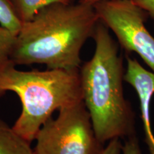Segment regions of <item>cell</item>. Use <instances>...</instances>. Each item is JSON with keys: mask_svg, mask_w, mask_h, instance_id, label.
Instances as JSON below:
<instances>
[{"mask_svg": "<svg viewBox=\"0 0 154 154\" xmlns=\"http://www.w3.org/2000/svg\"><path fill=\"white\" fill-rule=\"evenodd\" d=\"M99 22L94 7L57 2L22 23L10 59L17 65L34 63L47 69L78 70L81 50Z\"/></svg>", "mask_w": 154, "mask_h": 154, "instance_id": "cell-1", "label": "cell"}, {"mask_svg": "<svg viewBox=\"0 0 154 154\" xmlns=\"http://www.w3.org/2000/svg\"><path fill=\"white\" fill-rule=\"evenodd\" d=\"M92 37L95 51L80 67V84L96 137L104 144L136 134L135 113L124 94L125 71L118 44L100 21Z\"/></svg>", "mask_w": 154, "mask_h": 154, "instance_id": "cell-2", "label": "cell"}, {"mask_svg": "<svg viewBox=\"0 0 154 154\" xmlns=\"http://www.w3.org/2000/svg\"><path fill=\"white\" fill-rule=\"evenodd\" d=\"M11 59L0 63V96L14 92L22 111L12 128L32 142L53 113L82 101L79 69L21 71Z\"/></svg>", "mask_w": 154, "mask_h": 154, "instance_id": "cell-3", "label": "cell"}, {"mask_svg": "<svg viewBox=\"0 0 154 154\" xmlns=\"http://www.w3.org/2000/svg\"><path fill=\"white\" fill-rule=\"evenodd\" d=\"M36 134L35 154H101L104 149L96 137L89 113L82 101L61 109Z\"/></svg>", "mask_w": 154, "mask_h": 154, "instance_id": "cell-4", "label": "cell"}, {"mask_svg": "<svg viewBox=\"0 0 154 154\" xmlns=\"http://www.w3.org/2000/svg\"><path fill=\"white\" fill-rule=\"evenodd\" d=\"M99 21L127 52L136 53L154 74V36L146 27L147 14L133 0H105L93 5Z\"/></svg>", "mask_w": 154, "mask_h": 154, "instance_id": "cell-5", "label": "cell"}, {"mask_svg": "<svg viewBox=\"0 0 154 154\" xmlns=\"http://www.w3.org/2000/svg\"><path fill=\"white\" fill-rule=\"evenodd\" d=\"M124 82L131 86L137 94L145 142L149 154H154V134L151 122V103L154 96V74L151 71L146 70L136 59L127 56Z\"/></svg>", "mask_w": 154, "mask_h": 154, "instance_id": "cell-6", "label": "cell"}, {"mask_svg": "<svg viewBox=\"0 0 154 154\" xmlns=\"http://www.w3.org/2000/svg\"><path fill=\"white\" fill-rule=\"evenodd\" d=\"M30 143L0 119V154H35Z\"/></svg>", "mask_w": 154, "mask_h": 154, "instance_id": "cell-7", "label": "cell"}, {"mask_svg": "<svg viewBox=\"0 0 154 154\" xmlns=\"http://www.w3.org/2000/svg\"><path fill=\"white\" fill-rule=\"evenodd\" d=\"M11 2L22 23L31 20L46 6L53 3L63 2L62 0H11Z\"/></svg>", "mask_w": 154, "mask_h": 154, "instance_id": "cell-8", "label": "cell"}, {"mask_svg": "<svg viewBox=\"0 0 154 154\" xmlns=\"http://www.w3.org/2000/svg\"><path fill=\"white\" fill-rule=\"evenodd\" d=\"M0 24L17 35L22 27L11 0H0Z\"/></svg>", "mask_w": 154, "mask_h": 154, "instance_id": "cell-9", "label": "cell"}, {"mask_svg": "<svg viewBox=\"0 0 154 154\" xmlns=\"http://www.w3.org/2000/svg\"><path fill=\"white\" fill-rule=\"evenodd\" d=\"M16 38V34L0 24V63L10 59Z\"/></svg>", "mask_w": 154, "mask_h": 154, "instance_id": "cell-10", "label": "cell"}, {"mask_svg": "<svg viewBox=\"0 0 154 154\" xmlns=\"http://www.w3.org/2000/svg\"><path fill=\"white\" fill-rule=\"evenodd\" d=\"M121 154H143L140 147L139 140L136 134L126 138V141L123 144Z\"/></svg>", "mask_w": 154, "mask_h": 154, "instance_id": "cell-11", "label": "cell"}, {"mask_svg": "<svg viewBox=\"0 0 154 154\" xmlns=\"http://www.w3.org/2000/svg\"><path fill=\"white\" fill-rule=\"evenodd\" d=\"M123 144L120 138H114L109 141V143L101 153V154H121Z\"/></svg>", "mask_w": 154, "mask_h": 154, "instance_id": "cell-12", "label": "cell"}, {"mask_svg": "<svg viewBox=\"0 0 154 154\" xmlns=\"http://www.w3.org/2000/svg\"><path fill=\"white\" fill-rule=\"evenodd\" d=\"M152 19L154 26V0H133Z\"/></svg>", "mask_w": 154, "mask_h": 154, "instance_id": "cell-13", "label": "cell"}, {"mask_svg": "<svg viewBox=\"0 0 154 154\" xmlns=\"http://www.w3.org/2000/svg\"><path fill=\"white\" fill-rule=\"evenodd\" d=\"M101 1H105V0H79V2L93 6L94 5H95L96 3L99 2Z\"/></svg>", "mask_w": 154, "mask_h": 154, "instance_id": "cell-14", "label": "cell"}, {"mask_svg": "<svg viewBox=\"0 0 154 154\" xmlns=\"http://www.w3.org/2000/svg\"><path fill=\"white\" fill-rule=\"evenodd\" d=\"M62 1L65 3H72L73 0H62Z\"/></svg>", "mask_w": 154, "mask_h": 154, "instance_id": "cell-15", "label": "cell"}]
</instances>
